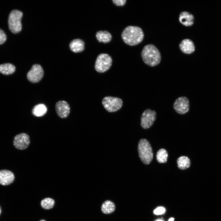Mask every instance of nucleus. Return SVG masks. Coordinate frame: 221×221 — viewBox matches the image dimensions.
Segmentation results:
<instances>
[{
  "label": "nucleus",
  "instance_id": "f03ea898",
  "mask_svg": "<svg viewBox=\"0 0 221 221\" xmlns=\"http://www.w3.org/2000/svg\"><path fill=\"white\" fill-rule=\"evenodd\" d=\"M141 57L144 63L150 67H154L160 63L161 56L159 51L153 44L145 46L142 51Z\"/></svg>",
  "mask_w": 221,
  "mask_h": 221
},
{
  "label": "nucleus",
  "instance_id": "423d86ee",
  "mask_svg": "<svg viewBox=\"0 0 221 221\" xmlns=\"http://www.w3.org/2000/svg\"><path fill=\"white\" fill-rule=\"evenodd\" d=\"M102 103L104 108L107 111L113 112L118 111L122 107L123 101L120 98L108 96L103 99Z\"/></svg>",
  "mask_w": 221,
  "mask_h": 221
},
{
  "label": "nucleus",
  "instance_id": "5701e85b",
  "mask_svg": "<svg viewBox=\"0 0 221 221\" xmlns=\"http://www.w3.org/2000/svg\"><path fill=\"white\" fill-rule=\"evenodd\" d=\"M6 40V36L4 31L0 29V45L3 44Z\"/></svg>",
  "mask_w": 221,
  "mask_h": 221
},
{
  "label": "nucleus",
  "instance_id": "9d476101",
  "mask_svg": "<svg viewBox=\"0 0 221 221\" xmlns=\"http://www.w3.org/2000/svg\"><path fill=\"white\" fill-rule=\"evenodd\" d=\"M30 142L29 136L27 134L22 133L15 136L13 139V144L17 149L24 150L29 146Z\"/></svg>",
  "mask_w": 221,
  "mask_h": 221
},
{
  "label": "nucleus",
  "instance_id": "393cba45",
  "mask_svg": "<svg viewBox=\"0 0 221 221\" xmlns=\"http://www.w3.org/2000/svg\"><path fill=\"white\" fill-rule=\"evenodd\" d=\"M126 0H112L114 4L117 6H124L126 2Z\"/></svg>",
  "mask_w": 221,
  "mask_h": 221
},
{
  "label": "nucleus",
  "instance_id": "cd10ccee",
  "mask_svg": "<svg viewBox=\"0 0 221 221\" xmlns=\"http://www.w3.org/2000/svg\"><path fill=\"white\" fill-rule=\"evenodd\" d=\"M156 221H163L162 220H160V219H159V220H157Z\"/></svg>",
  "mask_w": 221,
  "mask_h": 221
},
{
  "label": "nucleus",
  "instance_id": "20e7f679",
  "mask_svg": "<svg viewBox=\"0 0 221 221\" xmlns=\"http://www.w3.org/2000/svg\"><path fill=\"white\" fill-rule=\"evenodd\" d=\"M23 16L22 13L17 10H14L10 13L8 19L9 28L13 33H17L22 29L21 20Z\"/></svg>",
  "mask_w": 221,
  "mask_h": 221
},
{
  "label": "nucleus",
  "instance_id": "a211bd4d",
  "mask_svg": "<svg viewBox=\"0 0 221 221\" xmlns=\"http://www.w3.org/2000/svg\"><path fill=\"white\" fill-rule=\"evenodd\" d=\"M47 110L46 107L43 104H39L35 106L32 110L33 114L36 117H41L44 115Z\"/></svg>",
  "mask_w": 221,
  "mask_h": 221
},
{
  "label": "nucleus",
  "instance_id": "4468645a",
  "mask_svg": "<svg viewBox=\"0 0 221 221\" xmlns=\"http://www.w3.org/2000/svg\"><path fill=\"white\" fill-rule=\"evenodd\" d=\"M179 21L181 24L185 26H191L194 23V17L190 13L186 11H183L180 14Z\"/></svg>",
  "mask_w": 221,
  "mask_h": 221
},
{
  "label": "nucleus",
  "instance_id": "9b49d317",
  "mask_svg": "<svg viewBox=\"0 0 221 221\" xmlns=\"http://www.w3.org/2000/svg\"><path fill=\"white\" fill-rule=\"evenodd\" d=\"M57 114L61 118L67 117L70 112V108L68 103L64 100H60L55 105Z\"/></svg>",
  "mask_w": 221,
  "mask_h": 221
},
{
  "label": "nucleus",
  "instance_id": "6ab92c4d",
  "mask_svg": "<svg viewBox=\"0 0 221 221\" xmlns=\"http://www.w3.org/2000/svg\"><path fill=\"white\" fill-rule=\"evenodd\" d=\"M15 71V67L13 64L6 63L0 65V72L7 75L11 74Z\"/></svg>",
  "mask_w": 221,
  "mask_h": 221
},
{
  "label": "nucleus",
  "instance_id": "f8f14e48",
  "mask_svg": "<svg viewBox=\"0 0 221 221\" xmlns=\"http://www.w3.org/2000/svg\"><path fill=\"white\" fill-rule=\"evenodd\" d=\"M14 179V175L12 172L6 169L0 170V184L9 185L13 182Z\"/></svg>",
  "mask_w": 221,
  "mask_h": 221
},
{
  "label": "nucleus",
  "instance_id": "a878e982",
  "mask_svg": "<svg viewBox=\"0 0 221 221\" xmlns=\"http://www.w3.org/2000/svg\"><path fill=\"white\" fill-rule=\"evenodd\" d=\"M174 220V219L173 218H170L168 221H173Z\"/></svg>",
  "mask_w": 221,
  "mask_h": 221
},
{
  "label": "nucleus",
  "instance_id": "0eeeda50",
  "mask_svg": "<svg viewBox=\"0 0 221 221\" xmlns=\"http://www.w3.org/2000/svg\"><path fill=\"white\" fill-rule=\"evenodd\" d=\"M157 115V113L154 110L150 109L145 110L141 117L140 125L144 129L150 128L155 121Z\"/></svg>",
  "mask_w": 221,
  "mask_h": 221
},
{
  "label": "nucleus",
  "instance_id": "f3484780",
  "mask_svg": "<svg viewBox=\"0 0 221 221\" xmlns=\"http://www.w3.org/2000/svg\"><path fill=\"white\" fill-rule=\"evenodd\" d=\"M115 206L112 201L110 200L105 201L102 204L101 210L104 214H109L115 210Z\"/></svg>",
  "mask_w": 221,
  "mask_h": 221
},
{
  "label": "nucleus",
  "instance_id": "ddd939ff",
  "mask_svg": "<svg viewBox=\"0 0 221 221\" xmlns=\"http://www.w3.org/2000/svg\"><path fill=\"white\" fill-rule=\"evenodd\" d=\"M180 48L184 53L190 54L195 50V47L193 41L189 39L183 40L179 45Z\"/></svg>",
  "mask_w": 221,
  "mask_h": 221
},
{
  "label": "nucleus",
  "instance_id": "7ed1b4c3",
  "mask_svg": "<svg viewBox=\"0 0 221 221\" xmlns=\"http://www.w3.org/2000/svg\"><path fill=\"white\" fill-rule=\"evenodd\" d=\"M138 150L139 157L142 162L145 165L149 164L153 159V153L149 141L145 139L140 140L138 143Z\"/></svg>",
  "mask_w": 221,
  "mask_h": 221
},
{
  "label": "nucleus",
  "instance_id": "c85d7f7f",
  "mask_svg": "<svg viewBox=\"0 0 221 221\" xmlns=\"http://www.w3.org/2000/svg\"><path fill=\"white\" fill-rule=\"evenodd\" d=\"M1 208L0 207V214L1 213Z\"/></svg>",
  "mask_w": 221,
  "mask_h": 221
},
{
  "label": "nucleus",
  "instance_id": "6e6552de",
  "mask_svg": "<svg viewBox=\"0 0 221 221\" xmlns=\"http://www.w3.org/2000/svg\"><path fill=\"white\" fill-rule=\"evenodd\" d=\"M173 107L177 113L180 114H185L189 110V100L186 96L179 97L175 100Z\"/></svg>",
  "mask_w": 221,
  "mask_h": 221
},
{
  "label": "nucleus",
  "instance_id": "412c9836",
  "mask_svg": "<svg viewBox=\"0 0 221 221\" xmlns=\"http://www.w3.org/2000/svg\"><path fill=\"white\" fill-rule=\"evenodd\" d=\"M168 157L167 152L164 149H161L157 152L156 159L159 163H166L167 161Z\"/></svg>",
  "mask_w": 221,
  "mask_h": 221
},
{
  "label": "nucleus",
  "instance_id": "dca6fc26",
  "mask_svg": "<svg viewBox=\"0 0 221 221\" xmlns=\"http://www.w3.org/2000/svg\"><path fill=\"white\" fill-rule=\"evenodd\" d=\"M95 36L98 41L100 43H107L110 41L112 39V36L108 31H99L97 32Z\"/></svg>",
  "mask_w": 221,
  "mask_h": 221
},
{
  "label": "nucleus",
  "instance_id": "b1692460",
  "mask_svg": "<svg viewBox=\"0 0 221 221\" xmlns=\"http://www.w3.org/2000/svg\"><path fill=\"white\" fill-rule=\"evenodd\" d=\"M165 211V208L161 207H159L156 208L154 211V213L157 215H161Z\"/></svg>",
  "mask_w": 221,
  "mask_h": 221
},
{
  "label": "nucleus",
  "instance_id": "4be33fe9",
  "mask_svg": "<svg viewBox=\"0 0 221 221\" xmlns=\"http://www.w3.org/2000/svg\"><path fill=\"white\" fill-rule=\"evenodd\" d=\"M55 204V201L53 199L47 197L42 200L41 202V205L43 209H49L53 207Z\"/></svg>",
  "mask_w": 221,
  "mask_h": 221
},
{
  "label": "nucleus",
  "instance_id": "bb28decb",
  "mask_svg": "<svg viewBox=\"0 0 221 221\" xmlns=\"http://www.w3.org/2000/svg\"><path fill=\"white\" fill-rule=\"evenodd\" d=\"M39 221H46L45 220V219H42L40 220Z\"/></svg>",
  "mask_w": 221,
  "mask_h": 221
},
{
  "label": "nucleus",
  "instance_id": "39448f33",
  "mask_svg": "<svg viewBox=\"0 0 221 221\" xmlns=\"http://www.w3.org/2000/svg\"><path fill=\"white\" fill-rule=\"evenodd\" d=\"M112 59L108 54H100L96 59L95 68L99 73L104 72L109 69L112 65Z\"/></svg>",
  "mask_w": 221,
  "mask_h": 221
},
{
  "label": "nucleus",
  "instance_id": "2eb2a0df",
  "mask_svg": "<svg viewBox=\"0 0 221 221\" xmlns=\"http://www.w3.org/2000/svg\"><path fill=\"white\" fill-rule=\"evenodd\" d=\"M69 46L72 52L75 53L81 52L84 49V43L80 39H76L72 41Z\"/></svg>",
  "mask_w": 221,
  "mask_h": 221
},
{
  "label": "nucleus",
  "instance_id": "1a4fd4ad",
  "mask_svg": "<svg viewBox=\"0 0 221 221\" xmlns=\"http://www.w3.org/2000/svg\"><path fill=\"white\" fill-rule=\"evenodd\" d=\"M44 74L43 70L41 65L36 64L33 65L27 74V78L30 82L35 83L39 82Z\"/></svg>",
  "mask_w": 221,
  "mask_h": 221
},
{
  "label": "nucleus",
  "instance_id": "aec40b11",
  "mask_svg": "<svg viewBox=\"0 0 221 221\" xmlns=\"http://www.w3.org/2000/svg\"><path fill=\"white\" fill-rule=\"evenodd\" d=\"M178 168L182 170L186 169L190 166V159L185 156H182L179 157L177 160Z\"/></svg>",
  "mask_w": 221,
  "mask_h": 221
},
{
  "label": "nucleus",
  "instance_id": "f257e3e1",
  "mask_svg": "<svg viewBox=\"0 0 221 221\" xmlns=\"http://www.w3.org/2000/svg\"><path fill=\"white\" fill-rule=\"evenodd\" d=\"M122 39L127 45L134 46L138 44L144 37L143 32L139 27L128 26L126 27L121 34Z\"/></svg>",
  "mask_w": 221,
  "mask_h": 221
}]
</instances>
